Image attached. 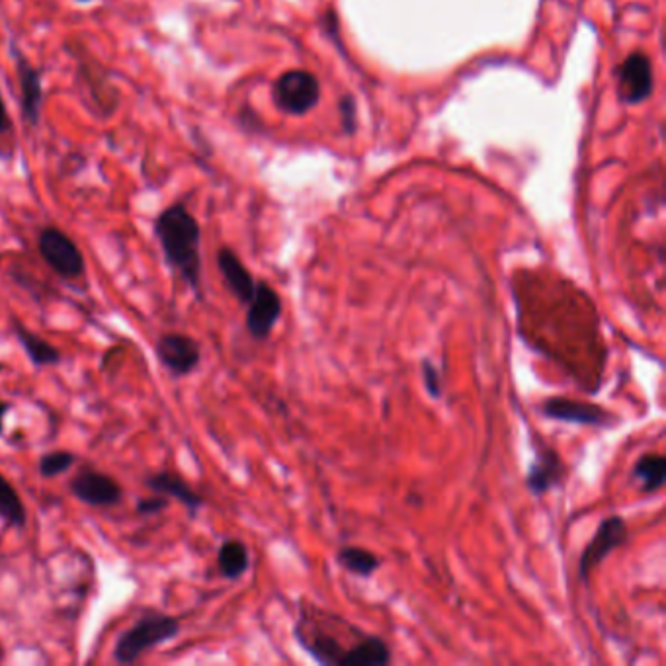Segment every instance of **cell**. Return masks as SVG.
<instances>
[{
	"mask_svg": "<svg viewBox=\"0 0 666 666\" xmlns=\"http://www.w3.org/2000/svg\"><path fill=\"white\" fill-rule=\"evenodd\" d=\"M155 237L165 262L193 294L201 298V227L182 201L170 203L155 219Z\"/></svg>",
	"mask_w": 666,
	"mask_h": 666,
	"instance_id": "obj_1",
	"label": "cell"
},
{
	"mask_svg": "<svg viewBox=\"0 0 666 666\" xmlns=\"http://www.w3.org/2000/svg\"><path fill=\"white\" fill-rule=\"evenodd\" d=\"M167 506H169V498L155 495V497L139 498L136 510L137 514H143V516H153V514L162 513Z\"/></svg>",
	"mask_w": 666,
	"mask_h": 666,
	"instance_id": "obj_25",
	"label": "cell"
},
{
	"mask_svg": "<svg viewBox=\"0 0 666 666\" xmlns=\"http://www.w3.org/2000/svg\"><path fill=\"white\" fill-rule=\"evenodd\" d=\"M627 538H629V530H627L626 520L622 516L614 514V516L604 518L600 526H598V530H596L595 538L586 544L583 554H580V559H578V577H580V580L586 583L593 575V570L600 563H604V559L612 551H616L618 547L624 546Z\"/></svg>",
	"mask_w": 666,
	"mask_h": 666,
	"instance_id": "obj_6",
	"label": "cell"
},
{
	"mask_svg": "<svg viewBox=\"0 0 666 666\" xmlns=\"http://www.w3.org/2000/svg\"><path fill=\"white\" fill-rule=\"evenodd\" d=\"M17 61L18 87H20V113L28 128H38L43 106V79L36 64L22 56V51L12 49Z\"/></svg>",
	"mask_w": 666,
	"mask_h": 666,
	"instance_id": "obj_11",
	"label": "cell"
},
{
	"mask_svg": "<svg viewBox=\"0 0 666 666\" xmlns=\"http://www.w3.org/2000/svg\"><path fill=\"white\" fill-rule=\"evenodd\" d=\"M180 634V619L169 614H149L137 619L133 627L118 637L113 645V660L120 665H133L147 650L172 642Z\"/></svg>",
	"mask_w": 666,
	"mask_h": 666,
	"instance_id": "obj_3",
	"label": "cell"
},
{
	"mask_svg": "<svg viewBox=\"0 0 666 666\" xmlns=\"http://www.w3.org/2000/svg\"><path fill=\"white\" fill-rule=\"evenodd\" d=\"M217 569L221 577L239 580L250 569L249 547L241 539H226L217 551Z\"/></svg>",
	"mask_w": 666,
	"mask_h": 666,
	"instance_id": "obj_19",
	"label": "cell"
},
{
	"mask_svg": "<svg viewBox=\"0 0 666 666\" xmlns=\"http://www.w3.org/2000/svg\"><path fill=\"white\" fill-rule=\"evenodd\" d=\"M539 410L546 418L570 423V425L612 426L616 423V417L600 405L575 401L567 397H547Z\"/></svg>",
	"mask_w": 666,
	"mask_h": 666,
	"instance_id": "obj_10",
	"label": "cell"
},
{
	"mask_svg": "<svg viewBox=\"0 0 666 666\" xmlns=\"http://www.w3.org/2000/svg\"><path fill=\"white\" fill-rule=\"evenodd\" d=\"M391 660V647L378 635L366 634L346 653L342 666H387Z\"/></svg>",
	"mask_w": 666,
	"mask_h": 666,
	"instance_id": "obj_17",
	"label": "cell"
},
{
	"mask_svg": "<svg viewBox=\"0 0 666 666\" xmlns=\"http://www.w3.org/2000/svg\"><path fill=\"white\" fill-rule=\"evenodd\" d=\"M634 477L642 481V493L655 495L665 487L666 459L660 454H645L635 461Z\"/></svg>",
	"mask_w": 666,
	"mask_h": 666,
	"instance_id": "obj_21",
	"label": "cell"
},
{
	"mask_svg": "<svg viewBox=\"0 0 666 666\" xmlns=\"http://www.w3.org/2000/svg\"><path fill=\"white\" fill-rule=\"evenodd\" d=\"M217 268L223 276L227 289L231 291L241 306H249L250 299L255 296L257 289V280L250 274L249 268L242 265L241 258L229 247H221L216 255Z\"/></svg>",
	"mask_w": 666,
	"mask_h": 666,
	"instance_id": "obj_14",
	"label": "cell"
},
{
	"mask_svg": "<svg viewBox=\"0 0 666 666\" xmlns=\"http://www.w3.org/2000/svg\"><path fill=\"white\" fill-rule=\"evenodd\" d=\"M77 69L82 85L87 87L90 98L95 100V110H97L95 113L100 118H110L120 105V95L112 82L108 81V71L105 67H98L97 71V67L87 61H79Z\"/></svg>",
	"mask_w": 666,
	"mask_h": 666,
	"instance_id": "obj_15",
	"label": "cell"
},
{
	"mask_svg": "<svg viewBox=\"0 0 666 666\" xmlns=\"http://www.w3.org/2000/svg\"><path fill=\"white\" fill-rule=\"evenodd\" d=\"M340 108H342V118H345V128L346 131H352L354 128V100L352 98H345L342 102H340Z\"/></svg>",
	"mask_w": 666,
	"mask_h": 666,
	"instance_id": "obj_27",
	"label": "cell"
},
{
	"mask_svg": "<svg viewBox=\"0 0 666 666\" xmlns=\"http://www.w3.org/2000/svg\"><path fill=\"white\" fill-rule=\"evenodd\" d=\"M10 409H12V405L0 399V434L4 433V418H7V412Z\"/></svg>",
	"mask_w": 666,
	"mask_h": 666,
	"instance_id": "obj_28",
	"label": "cell"
},
{
	"mask_svg": "<svg viewBox=\"0 0 666 666\" xmlns=\"http://www.w3.org/2000/svg\"><path fill=\"white\" fill-rule=\"evenodd\" d=\"M74 2H79V4H89L92 0H74Z\"/></svg>",
	"mask_w": 666,
	"mask_h": 666,
	"instance_id": "obj_29",
	"label": "cell"
},
{
	"mask_svg": "<svg viewBox=\"0 0 666 666\" xmlns=\"http://www.w3.org/2000/svg\"><path fill=\"white\" fill-rule=\"evenodd\" d=\"M345 618L315 608L311 603L301 604L299 619L294 626V637L315 663L322 666H342L346 653L352 645H346L337 637L345 629Z\"/></svg>",
	"mask_w": 666,
	"mask_h": 666,
	"instance_id": "obj_2",
	"label": "cell"
},
{
	"mask_svg": "<svg viewBox=\"0 0 666 666\" xmlns=\"http://www.w3.org/2000/svg\"><path fill=\"white\" fill-rule=\"evenodd\" d=\"M143 483L145 487L153 490L155 495L175 498L192 514L198 513L201 506L206 505V498L201 497L198 490H193L180 475L172 474V471H157V474L147 475Z\"/></svg>",
	"mask_w": 666,
	"mask_h": 666,
	"instance_id": "obj_16",
	"label": "cell"
},
{
	"mask_svg": "<svg viewBox=\"0 0 666 666\" xmlns=\"http://www.w3.org/2000/svg\"><path fill=\"white\" fill-rule=\"evenodd\" d=\"M618 95L626 105H642L653 95V64L642 51L619 64Z\"/></svg>",
	"mask_w": 666,
	"mask_h": 666,
	"instance_id": "obj_13",
	"label": "cell"
},
{
	"mask_svg": "<svg viewBox=\"0 0 666 666\" xmlns=\"http://www.w3.org/2000/svg\"><path fill=\"white\" fill-rule=\"evenodd\" d=\"M319 100H321V85L309 71L294 69L280 74L278 81L274 82V105L278 106L281 112L304 116L309 110H314L315 106L319 105Z\"/></svg>",
	"mask_w": 666,
	"mask_h": 666,
	"instance_id": "obj_5",
	"label": "cell"
},
{
	"mask_svg": "<svg viewBox=\"0 0 666 666\" xmlns=\"http://www.w3.org/2000/svg\"><path fill=\"white\" fill-rule=\"evenodd\" d=\"M281 311H284V304L280 294L268 281H257L255 296L247 306V330L250 337L258 342L268 340L280 321Z\"/></svg>",
	"mask_w": 666,
	"mask_h": 666,
	"instance_id": "obj_8",
	"label": "cell"
},
{
	"mask_svg": "<svg viewBox=\"0 0 666 666\" xmlns=\"http://www.w3.org/2000/svg\"><path fill=\"white\" fill-rule=\"evenodd\" d=\"M0 518L12 528H26L28 513H26L24 500L18 495L14 485L0 474Z\"/></svg>",
	"mask_w": 666,
	"mask_h": 666,
	"instance_id": "obj_22",
	"label": "cell"
},
{
	"mask_svg": "<svg viewBox=\"0 0 666 666\" xmlns=\"http://www.w3.org/2000/svg\"><path fill=\"white\" fill-rule=\"evenodd\" d=\"M420 368H423V379H425L426 391H428V395H430L433 399H441L444 386H441V376L438 368H436L428 358L420 361Z\"/></svg>",
	"mask_w": 666,
	"mask_h": 666,
	"instance_id": "obj_24",
	"label": "cell"
},
{
	"mask_svg": "<svg viewBox=\"0 0 666 666\" xmlns=\"http://www.w3.org/2000/svg\"><path fill=\"white\" fill-rule=\"evenodd\" d=\"M38 252L41 260L63 280H77L87 270L85 255L79 245L59 227L49 226L41 229Z\"/></svg>",
	"mask_w": 666,
	"mask_h": 666,
	"instance_id": "obj_4",
	"label": "cell"
},
{
	"mask_svg": "<svg viewBox=\"0 0 666 666\" xmlns=\"http://www.w3.org/2000/svg\"><path fill=\"white\" fill-rule=\"evenodd\" d=\"M565 479H567V466L563 461L561 454L549 446H539L536 458L531 459L524 477L526 489L530 490L534 497H544L549 490L561 487Z\"/></svg>",
	"mask_w": 666,
	"mask_h": 666,
	"instance_id": "obj_12",
	"label": "cell"
},
{
	"mask_svg": "<svg viewBox=\"0 0 666 666\" xmlns=\"http://www.w3.org/2000/svg\"><path fill=\"white\" fill-rule=\"evenodd\" d=\"M12 131V120H10L9 108L4 105V98L0 92V136H7Z\"/></svg>",
	"mask_w": 666,
	"mask_h": 666,
	"instance_id": "obj_26",
	"label": "cell"
},
{
	"mask_svg": "<svg viewBox=\"0 0 666 666\" xmlns=\"http://www.w3.org/2000/svg\"><path fill=\"white\" fill-rule=\"evenodd\" d=\"M337 563L342 569L352 573L356 577H374L381 567V559L366 547L346 546L340 547L337 554Z\"/></svg>",
	"mask_w": 666,
	"mask_h": 666,
	"instance_id": "obj_20",
	"label": "cell"
},
{
	"mask_svg": "<svg viewBox=\"0 0 666 666\" xmlns=\"http://www.w3.org/2000/svg\"><path fill=\"white\" fill-rule=\"evenodd\" d=\"M162 368L175 378H186L200 366L201 348L196 338L185 332H165L155 345Z\"/></svg>",
	"mask_w": 666,
	"mask_h": 666,
	"instance_id": "obj_7",
	"label": "cell"
},
{
	"mask_svg": "<svg viewBox=\"0 0 666 666\" xmlns=\"http://www.w3.org/2000/svg\"><path fill=\"white\" fill-rule=\"evenodd\" d=\"M77 461V456L72 451L67 450H53L43 454L38 464V471H40L43 479H56L59 475H63L64 471H69Z\"/></svg>",
	"mask_w": 666,
	"mask_h": 666,
	"instance_id": "obj_23",
	"label": "cell"
},
{
	"mask_svg": "<svg viewBox=\"0 0 666 666\" xmlns=\"http://www.w3.org/2000/svg\"><path fill=\"white\" fill-rule=\"evenodd\" d=\"M12 327H14V335H17L18 342L24 348V352L28 354V358H30L36 368L59 366L63 361V354L59 352L56 346L48 342V340H43L33 330L26 329L22 322L14 321L12 322Z\"/></svg>",
	"mask_w": 666,
	"mask_h": 666,
	"instance_id": "obj_18",
	"label": "cell"
},
{
	"mask_svg": "<svg viewBox=\"0 0 666 666\" xmlns=\"http://www.w3.org/2000/svg\"><path fill=\"white\" fill-rule=\"evenodd\" d=\"M72 497L81 500L82 505L92 508L120 505L123 500V487L113 479L112 475L102 474L97 469H82L69 481Z\"/></svg>",
	"mask_w": 666,
	"mask_h": 666,
	"instance_id": "obj_9",
	"label": "cell"
}]
</instances>
